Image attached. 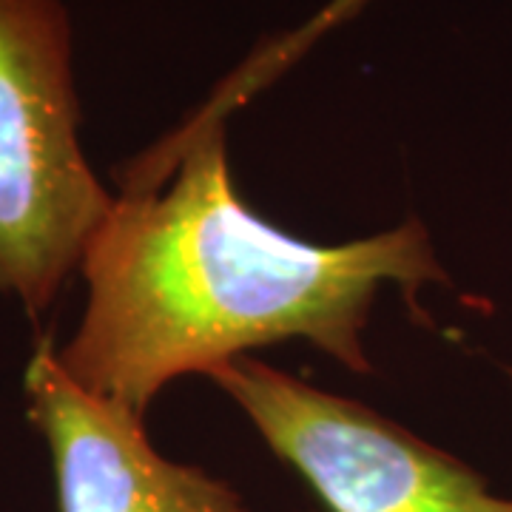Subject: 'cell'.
Returning a JSON list of instances; mask_svg holds the SVG:
<instances>
[{
  "mask_svg": "<svg viewBox=\"0 0 512 512\" xmlns=\"http://www.w3.org/2000/svg\"><path fill=\"white\" fill-rule=\"evenodd\" d=\"M111 202L80 146L66 3L0 0V293L40 319Z\"/></svg>",
  "mask_w": 512,
  "mask_h": 512,
  "instance_id": "7a4b0ae2",
  "label": "cell"
},
{
  "mask_svg": "<svg viewBox=\"0 0 512 512\" xmlns=\"http://www.w3.org/2000/svg\"><path fill=\"white\" fill-rule=\"evenodd\" d=\"M211 379L330 512H512V498L365 404L239 356Z\"/></svg>",
  "mask_w": 512,
  "mask_h": 512,
  "instance_id": "3957f363",
  "label": "cell"
},
{
  "mask_svg": "<svg viewBox=\"0 0 512 512\" xmlns=\"http://www.w3.org/2000/svg\"><path fill=\"white\" fill-rule=\"evenodd\" d=\"M23 393L49 444L60 512H248L225 481L160 456L143 416L74 382L52 336L35 342Z\"/></svg>",
  "mask_w": 512,
  "mask_h": 512,
  "instance_id": "277c9868",
  "label": "cell"
},
{
  "mask_svg": "<svg viewBox=\"0 0 512 512\" xmlns=\"http://www.w3.org/2000/svg\"><path fill=\"white\" fill-rule=\"evenodd\" d=\"M140 163L160 171H126L80 259L86 311L57 359L143 419L168 382L285 339L367 373L362 333L384 285L416 305L421 285L447 282L419 220L345 245L259 220L231 180L225 120L194 117Z\"/></svg>",
  "mask_w": 512,
  "mask_h": 512,
  "instance_id": "6da1fadb",
  "label": "cell"
}]
</instances>
